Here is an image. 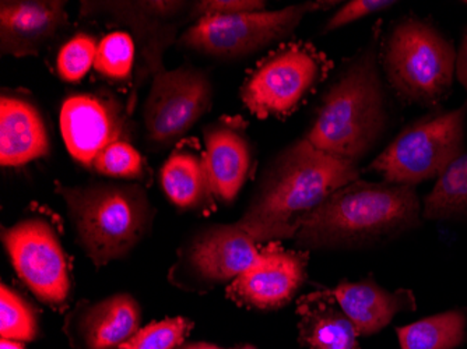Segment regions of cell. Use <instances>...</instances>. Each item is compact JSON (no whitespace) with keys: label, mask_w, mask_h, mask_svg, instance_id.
<instances>
[{"label":"cell","mask_w":467,"mask_h":349,"mask_svg":"<svg viewBox=\"0 0 467 349\" xmlns=\"http://www.w3.org/2000/svg\"><path fill=\"white\" fill-rule=\"evenodd\" d=\"M358 164L329 156L300 139L269 161L237 221L256 243L294 239L333 191L359 180Z\"/></svg>","instance_id":"cell-1"},{"label":"cell","mask_w":467,"mask_h":349,"mask_svg":"<svg viewBox=\"0 0 467 349\" xmlns=\"http://www.w3.org/2000/svg\"><path fill=\"white\" fill-rule=\"evenodd\" d=\"M421 217L413 186L358 180L333 191L294 239L301 251L368 248L420 227Z\"/></svg>","instance_id":"cell-2"},{"label":"cell","mask_w":467,"mask_h":349,"mask_svg":"<svg viewBox=\"0 0 467 349\" xmlns=\"http://www.w3.org/2000/svg\"><path fill=\"white\" fill-rule=\"evenodd\" d=\"M378 49L374 39L345 63L327 87L304 138L315 149L358 164L384 138L389 97Z\"/></svg>","instance_id":"cell-3"},{"label":"cell","mask_w":467,"mask_h":349,"mask_svg":"<svg viewBox=\"0 0 467 349\" xmlns=\"http://www.w3.org/2000/svg\"><path fill=\"white\" fill-rule=\"evenodd\" d=\"M76 239L97 267L128 256L153 224L154 211L140 185L91 182L59 186Z\"/></svg>","instance_id":"cell-4"},{"label":"cell","mask_w":467,"mask_h":349,"mask_svg":"<svg viewBox=\"0 0 467 349\" xmlns=\"http://www.w3.org/2000/svg\"><path fill=\"white\" fill-rule=\"evenodd\" d=\"M380 57L388 83L409 104L434 107L452 88L455 48L427 21L416 17L400 21L385 39Z\"/></svg>","instance_id":"cell-5"},{"label":"cell","mask_w":467,"mask_h":349,"mask_svg":"<svg viewBox=\"0 0 467 349\" xmlns=\"http://www.w3.org/2000/svg\"><path fill=\"white\" fill-rule=\"evenodd\" d=\"M467 101L458 109L420 118L403 128L369 164L368 170L392 185L413 186L440 177L463 154Z\"/></svg>","instance_id":"cell-6"},{"label":"cell","mask_w":467,"mask_h":349,"mask_svg":"<svg viewBox=\"0 0 467 349\" xmlns=\"http://www.w3.org/2000/svg\"><path fill=\"white\" fill-rule=\"evenodd\" d=\"M333 5V2H308L270 12L261 10L201 18L183 31L178 46L216 59H240L293 36L306 15L329 9Z\"/></svg>","instance_id":"cell-7"},{"label":"cell","mask_w":467,"mask_h":349,"mask_svg":"<svg viewBox=\"0 0 467 349\" xmlns=\"http://www.w3.org/2000/svg\"><path fill=\"white\" fill-rule=\"evenodd\" d=\"M212 101L213 84L203 70L191 65L161 70L144 102L149 146L159 151L177 144L209 112Z\"/></svg>","instance_id":"cell-8"},{"label":"cell","mask_w":467,"mask_h":349,"mask_svg":"<svg viewBox=\"0 0 467 349\" xmlns=\"http://www.w3.org/2000/svg\"><path fill=\"white\" fill-rule=\"evenodd\" d=\"M258 245L237 222L202 228L178 253L171 270L172 282L196 293L231 283L258 260Z\"/></svg>","instance_id":"cell-9"},{"label":"cell","mask_w":467,"mask_h":349,"mask_svg":"<svg viewBox=\"0 0 467 349\" xmlns=\"http://www.w3.org/2000/svg\"><path fill=\"white\" fill-rule=\"evenodd\" d=\"M327 60L312 46L290 44L270 55L251 73L241 99L258 118L291 114L306 94L324 78Z\"/></svg>","instance_id":"cell-10"},{"label":"cell","mask_w":467,"mask_h":349,"mask_svg":"<svg viewBox=\"0 0 467 349\" xmlns=\"http://www.w3.org/2000/svg\"><path fill=\"white\" fill-rule=\"evenodd\" d=\"M186 2H83L81 15L86 17H101L132 31L138 51L135 87L130 99V111L138 97L141 84L156 77L161 70L162 55L177 39L180 26L183 23Z\"/></svg>","instance_id":"cell-11"},{"label":"cell","mask_w":467,"mask_h":349,"mask_svg":"<svg viewBox=\"0 0 467 349\" xmlns=\"http://www.w3.org/2000/svg\"><path fill=\"white\" fill-rule=\"evenodd\" d=\"M13 269L28 290L51 308L70 295V270L57 231L42 218H26L2 231Z\"/></svg>","instance_id":"cell-12"},{"label":"cell","mask_w":467,"mask_h":349,"mask_svg":"<svg viewBox=\"0 0 467 349\" xmlns=\"http://www.w3.org/2000/svg\"><path fill=\"white\" fill-rule=\"evenodd\" d=\"M306 256L277 243L261 249L258 260L228 285L231 301L256 311H275L290 303L306 278Z\"/></svg>","instance_id":"cell-13"},{"label":"cell","mask_w":467,"mask_h":349,"mask_svg":"<svg viewBox=\"0 0 467 349\" xmlns=\"http://www.w3.org/2000/svg\"><path fill=\"white\" fill-rule=\"evenodd\" d=\"M125 117L111 97L93 93L67 97L60 108V132L73 159L93 167L107 147L120 140Z\"/></svg>","instance_id":"cell-14"},{"label":"cell","mask_w":467,"mask_h":349,"mask_svg":"<svg viewBox=\"0 0 467 349\" xmlns=\"http://www.w3.org/2000/svg\"><path fill=\"white\" fill-rule=\"evenodd\" d=\"M204 161L214 199L231 204L251 175L254 149L238 118H223L203 130Z\"/></svg>","instance_id":"cell-15"},{"label":"cell","mask_w":467,"mask_h":349,"mask_svg":"<svg viewBox=\"0 0 467 349\" xmlns=\"http://www.w3.org/2000/svg\"><path fill=\"white\" fill-rule=\"evenodd\" d=\"M141 309L130 293L88 302L72 312L67 332L80 349H120L140 330Z\"/></svg>","instance_id":"cell-16"},{"label":"cell","mask_w":467,"mask_h":349,"mask_svg":"<svg viewBox=\"0 0 467 349\" xmlns=\"http://www.w3.org/2000/svg\"><path fill=\"white\" fill-rule=\"evenodd\" d=\"M67 4L57 0H17L0 4V49L30 56L48 46L67 27Z\"/></svg>","instance_id":"cell-17"},{"label":"cell","mask_w":467,"mask_h":349,"mask_svg":"<svg viewBox=\"0 0 467 349\" xmlns=\"http://www.w3.org/2000/svg\"><path fill=\"white\" fill-rule=\"evenodd\" d=\"M356 325L359 335H374L389 325L396 314L416 311V298L409 290H385L372 280L342 281L330 293Z\"/></svg>","instance_id":"cell-18"},{"label":"cell","mask_w":467,"mask_h":349,"mask_svg":"<svg viewBox=\"0 0 467 349\" xmlns=\"http://www.w3.org/2000/svg\"><path fill=\"white\" fill-rule=\"evenodd\" d=\"M48 130L38 108L27 99L2 96L0 101V164L21 167L47 157Z\"/></svg>","instance_id":"cell-19"},{"label":"cell","mask_w":467,"mask_h":349,"mask_svg":"<svg viewBox=\"0 0 467 349\" xmlns=\"http://www.w3.org/2000/svg\"><path fill=\"white\" fill-rule=\"evenodd\" d=\"M160 183L165 196L182 210H203L213 207V191L210 186L204 156L189 149H177L168 157L160 170Z\"/></svg>","instance_id":"cell-20"},{"label":"cell","mask_w":467,"mask_h":349,"mask_svg":"<svg viewBox=\"0 0 467 349\" xmlns=\"http://www.w3.org/2000/svg\"><path fill=\"white\" fill-rule=\"evenodd\" d=\"M306 304L298 324L300 341L309 349H359L358 332L333 298Z\"/></svg>","instance_id":"cell-21"},{"label":"cell","mask_w":467,"mask_h":349,"mask_svg":"<svg viewBox=\"0 0 467 349\" xmlns=\"http://www.w3.org/2000/svg\"><path fill=\"white\" fill-rule=\"evenodd\" d=\"M401 349H456L467 340V313L462 309L424 317L396 330Z\"/></svg>","instance_id":"cell-22"},{"label":"cell","mask_w":467,"mask_h":349,"mask_svg":"<svg viewBox=\"0 0 467 349\" xmlns=\"http://www.w3.org/2000/svg\"><path fill=\"white\" fill-rule=\"evenodd\" d=\"M467 215V152H463L437 178L422 201V218L451 221Z\"/></svg>","instance_id":"cell-23"},{"label":"cell","mask_w":467,"mask_h":349,"mask_svg":"<svg viewBox=\"0 0 467 349\" xmlns=\"http://www.w3.org/2000/svg\"><path fill=\"white\" fill-rule=\"evenodd\" d=\"M136 52L132 36L125 31H114L99 42L94 69L109 80H126L132 75Z\"/></svg>","instance_id":"cell-24"},{"label":"cell","mask_w":467,"mask_h":349,"mask_svg":"<svg viewBox=\"0 0 467 349\" xmlns=\"http://www.w3.org/2000/svg\"><path fill=\"white\" fill-rule=\"evenodd\" d=\"M38 323L34 309L23 296L2 283L0 288V334L2 340L31 341L36 337Z\"/></svg>","instance_id":"cell-25"},{"label":"cell","mask_w":467,"mask_h":349,"mask_svg":"<svg viewBox=\"0 0 467 349\" xmlns=\"http://www.w3.org/2000/svg\"><path fill=\"white\" fill-rule=\"evenodd\" d=\"M91 169L104 177L139 180L146 175V165L140 152L125 140H118L97 157Z\"/></svg>","instance_id":"cell-26"},{"label":"cell","mask_w":467,"mask_h":349,"mask_svg":"<svg viewBox=\"0 0 467 349\" xmlns=\"http://www.w3.org/2000/svg\"><path fill=\"white\" fill-rule=\"evenodd\" d=\"M99 44L94 36L78 34L65 44L57 55V75L67 83H78L94 67Z\"/></svg>","instance_id":"cell-27"},{"label":"cell","mask_w":467,"mask_h":349,"mask_svg":"<svg viewBox=\"0 0 467 349\" xmlns=\"http://www.w3.org/2000/svg\"><path fill=\"white\" fill-rule=\"evenodd\" d=\"M192 323L182 317L151 323L139 330L120 349H177L191 332Z\"/></svg>","instance_id":"cell-28"},{"label":"cell","mask_w":467,"mask_h":349,"mask_svg":"<svg viewBox=\"0 0 467 349\" xmlns=\"http://www.w3.org/2000/svg\"><path fill=\"white\" fill-rule=\"evenodd\" d=\"M265 7L266 4L261 0H202L191 6L189 18L198 21L204 17L243 15V13L261 12Z\"/></svg>","instance_id":"cell-29"},{"label":"cell","mask_w":467,"mask_h":349,"mask_svg":"<svg viewBox=\"0 0 467 349\" xmlns=\"http://www.w3.org/2000/svg\"><path fill=\"white\" fill-rule=\"evenodd\" d=\"M393 5H396V2H389V0H351V2L343 5L327 21V25L324 26V33H332V31L351 25L354 21L384 12V10L392 7Z\"/></svg>","instance_id":"cell-30"},{"label":"cell","mask_w":467,"mask_h":349,"mask_svg":"<svg viewBox=\"0 0 467 349\" xmlns=\"http://www.w3.org/2000/svg\"><path fill=\"white\" fill-rule=\"evenodd\" d=\"M456 78L467 90V28L456 52Z\"/></svg>","instance_id":"cell-31"},{"label":"cell","mask_w":467,"mask_h":349,"mask_svg":"<svg viewBox=\"0 0 467 349\" xmlns=\"http://www.w3.org/2000/svg\"><path fill=\"white\" fill-rule=\"evenodd\" d=\"M177 349H224L220 348V346L213 345V344H207V343H189V344H182V345L180 346V348ZM234 349H256L254 348V346L251 345H243L238 346V348Z\"/></svg>","instance_id":"cell-32"},{"label":"cell","mask_w":467,"mask_h":349,"mask_svg":"<svg viewBox=\"0 0 467 349\" xmlns=\"http://www.w3.org/2000/svg\"><path fill=\"white\" fill-rule=\"evenodd\" d=\"M0 349H25L20 344L16 343V341L12 340H2V344H0Z\"/></svg>","instance_id":"cell-33"},{"label":"cell","mask_w":467,"mask_h":349,"mask_svg":"<svg viewBox=\"0 0 467 349\" xmlns=\"http://www.w3.org/2000/svg\"><path fill=\"white\" fill-rule=\"evenodd\" d=\"M467 5V4H466Z\"/></svg>","instance_id":"cell-34"}]
</instances>
